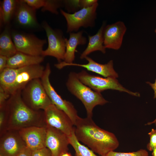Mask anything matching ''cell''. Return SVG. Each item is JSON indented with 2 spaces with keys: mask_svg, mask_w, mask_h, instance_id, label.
Masks as SVG:
<instances>
[{
  "mask_svg": "<svg viewBox=\"0 0 156 156\" xmlns=\"http://www.w3.org/2000/svg\"><path fill=\"white\" fill-rule=\"evenodd\" d=\"M75 126V133L77 140L99 155L105 156L119 146L115 134L98 126L92 118L79 116Z\"/></svg>",
  "mask_w": 156,
  "mask_h": 156,
  "instance_id": "cell-1",
  "label": "cell"
},
{
  "mask_svg": "<svg viewBox=\"0 0 156 156\" xmlns=\"http://www.w3.org/2000/svg\"><path fill=\"white\" fill-rule=\"evenodd\" d=\"M21 91L11 95L6 103V131L46 126L44 111L34 110L27 106L22 98Z\"/></svg>",
  "mask_w": 156,
  "mask_h": 156,
  "instance_id": "cell-2",
  "label": "cell"
},
{
  "mask_svg": "<svg viewBox=\"0 0 156 156\" xmlns=\"http://www.w3.org/2000/svg\"><path fill=\"white\" fill-rule=\"evenodd\" d=\"M45 68L40 64L16 68L7 67L0 73V87L11 95L21 90L32 80L40 78Z\"/></svg>",
  "mask_w": 156,
  "mask_h": 156,
  "instance_id": "cell-3",
  "label": "cell"
},
{
  "mask_svg": "<svg viewBox=\"0 0 156 156\" xmlns=\"http://www.w3.org/2000/svg\"><path fill=\"white\" fill-rule=\"evenodd\" d=\"M66 86L69 91L82 102L87 117L92 118L93 110L96 106L103 105L108 102L101 93L93 90L81 82L76 73L71 72L69 74Z\"/></svg>",
  "mask_w": 156,
  "mask_h": 156,
  "instance_id": "cell-4",
  "label": "cell"
},
{
  "mask_svg": "<svg viewBox=\"0 0 156 156\" xmlns=\"http://www.w3.org/2000/svg\"><path fill=\"white\" fill-rule=\"evenodd\" d=\"M22 98L25 104L35 110H44L52 103L40 78L30 81L21 90Z\"/></svg>",
  "mask_w": 156,
  "mask_h": 156,
  "instance_id": "cell-5",
  "label": "cell"
},
{
  "mask_svg": "<svg viewBox=\"0 0 156 156\" xmlns=\"http://www.w3.org/2000/svg\"><path fill=\"white\" fill-rule=\"evenodd\" d=\"M98 2L92 6L80 9L73 14L66 12L62 10L60 12L67 22V32L77 31L81 27H92L96 17Z\"/></svg>",
  "mask_w": 156,
  "mask_h": 156,
  "instance_id": "cell-6",
  "label": "cell"
},
{
  "mask_svg": "<svg viewBox=\"0 0 156 156\" xmlns=\"http://www.w3.org/2000/svg\"><path fill=\"white\" fill-rule=\"evenodd\" d=\"M77 75L81 82L95 91L101 93L105 90L112 89L125 92L135 96H140L138 93L131 92L124 88L116 78H103L89 74L84 70L77 73Z\"/></svg>",
  "mask_w": 156,
  "mask_h": 156,
  "instance_id": "cell-7",
  "label": "cell"
},
{
  "mask_svg": "<svg viewBox=\"0 0 156 156\" xmlns=\"http://www.w3.org/2000/svg\"><path fill=\"white\" fill-rule=\"evenodd\" d=\"M51 69L50 64L47 63L43 74L40 78L44 88L53 104L63 111L69 117L75 125L79 117L77 111L70 101L63 99L55 91L49 80Z\"/></svg>",
  "mask_w": 156,
  "mask_h": 156,
  "instance_id": "cell-8",
  "label": "cell"
},
{
  "mask_svg": "<svg viewBox=\"0 0 156 156\" xmlns=\"http://www.w3.org/2000/svg\"><path fill=\"white\" fill-rule=\"evenodd\" d=\"M17 51L33 56H42L46 39H40L34 35L17 31L11 34Z\"/></svg>",
  "mask_w": 156,
  "mask_h": 156,
  "instance_id": "cell-9",
  "label": "cell"
},
{
  "mask_svg": "<svg viewBox=\"0 0 156 156\" xmlns=\"http://www.w3.org/2000/svg\"><path fill=\"white\" fill-rule=\"evenodd\" d=\"M42 27L46 33L48 44L47 48L43 50L42 55L52 56L59 63L61 62L64 60L66 52V38L61 31L52 29L47 23L44 22Z\"/></svg>",
  "mask_w": 156,
  "mask_h": 156,
  "instance_id": "cell-10",
  "label": "cell"
},
{
  "mask_svg": "<svg viewBox=\"0 0 156 156\" xmlns=\"http://www.w3.org/2000/svg\"><path fill=\"white\" fill-rule=\"evenodd\" d=\"M44 111L47 125L61 131L68 136L71 134L75 127L71 120L65 113L53 104Z\"/></svg>",
  "mask_w": 156,
  "mask_h": 156,
  "instance_id": "cell-11",
  "label": "cell"
},
{
  "mask_svg": "<svg viewBox=\"0 0 156 156\" xmlns=\"http://www.w3.org/2000/svg\"><path fill=\"white\" fill-rule=\"evenodd\" d=\"M45 146L51 151L52 156H61L68 150V136L61 131L48 125Z\"/></svg>",
  "mask_w": 156,
  "mask_h": 156,
  "instance_id": "cell-12",
  "label": "cell"
},
{
  "mask_svg": "<svg viewBox=\"0 0 156 156\" xmlns=\"http://www.w3.org/2000/svg\"><path fill=\"white\" fill-rule=\"evenodd\" d=\"M0 137V156H16L27 146L18 131L7 130Z\"/></svg>",
  "mask_w": 156,
  "mask_h": 156,
  "instance_id": "cell-13",
  "label": "cell"
},
{
  "mask_svg": "<svg viewBox=\"0 0 156 156\" xmlns=\"http://www.w3.org/2000/svg\"><path fill=\"white\" fill-rule=\"evenodd\" d=\"M126 30L125 24L121 21L105 26L103 31V44L105 48L119 49Z\"/></svg>",
  "mask_w": 156,
  "mask_h": 156,
  "instance_id": "cell-14",
  "label": "cell"
},
{
  "mask_svg": "<svg viewBox=\"0 0 156 156\" xmlns=\"http://www.w3.org/2000/svg\"><path fill=\"white\" fill-rule=\"evenodd\" d=\"M85 59L88 61L87 64H80L73 63H66L64 61L55 64V66L58 69H61L67 66H75L83 67L87 70L102 75L105 77H112L116 78L118 75L113 68L112 60L107 64H102L98 63L88 56Z\"/></svg>",
  "mask_w": 156,
  "mask_h": 156,
  "instance_id": "cell-15",
  "label": "cell"
},
{
  "mask_svg": "<svg viewBox=\"0 0 156 156\" xmlns=\"http://www.w3.org/2000/svg\"><path fill=\"white\" fill-rule=\"evenodd\" d=\"M46 126L43 127L32 126L18 131L27 147L31 151L45 146Z\"/></svg>",
  "mask_w": 156,
  "mask_h": 156,
  "instance_id": "cell-16",
  "label": "cell"
},
{
  "mask_svg": "<svg viewBox=\"0 0 156 156\" xmlns=\"http://www.w3.org/2000/svg\"><path fill=\"white\" fill-rule=\"evenodd\" d=\"M36 10L23 0H17L14 15L16 21L20 25L25 27L34 28L38 27Z\"/></svg>",
  "mask_w": 156,
  "mask_h": 156,
  "instance_id": "cell-17",
  "label": "cell"
},
{
  "mask_svg": "<svg viewBox=\"0 0 156 156\" xmlns=\"http://www.w3.org/2000/svg\"><path fill=\"white\" fill-rule=\"evenodd\" d=\"M42 56H33L17 51L13 56L8 58L7 67L18 68L27 66L40 64L43 62Z\"/></svg>",
  "mask_w": 156,
  "mask_h": 156,
  "instance_id": "cell-18",
  "label": "cell"
},
{
  "mask_svg": "<svg viewBox=\"0 0 156 156\" xmlns=\"http://www.w3.org/2000/svg\"><path fill=\"white\" fill-rule=\"evenodd\" d=\"M83 32L81 31L76 33H70L68 39L66 38V49L64 62L68 63H73L77 46L84 45L86 43L87 39L83 36Z\"/></svg>",
  "mask_w": 156,
  "mask_h": 156,
  "instance_id": "cell-19",
  "label": "cell"
},
{
  "mask_svg": "<svg viewBox=\"0 0 156 156\" xmlns=\"http://www.w3.org/2000/svg\"><path fill=\"white\" fill-rule=\"evenodd\" d=\"M105 26V23L103 22L96 34L88 36V44L80 56L81 59L85 58L88 55L96 51H101L103 53H105L106 48L104 45L103 38V31Z\"/></svg>",
  "mask_w": 156,
  "mask_h": 156,
  "instance_id": "cell-20",
  "label": "cell"
},
{
  "mask_svg": "<svg viewBox=\"0 0 156 156\" xmlns=\"http://www.w3.org/2000/svg\"><path fill=\"white\" fill-rule=\"evenodd\" d=\"M17 52L9 28L6 27L0 35V55L9 58Z\"/></svg>",
  "mask_w": 156,
  "mask_h": 156,
  "instance_id": "cell-21",
  "label": "cell"
},
{
  "mask_svg": "<svg viewBox=\"0 0 156 156\" xmlns=\"http://www.w3.org/2000/svg\"><path fill=\"white\" fill-rule=\"evenodd\" d=\"M17 0H4L1 2L0 18L1 23L8 24L14 15Z\"/></svg>",
  "mask_w": 156,
  "mask_h": 156,
  "instance_id": "cell-22",
  "label": "cell"
},
{
  "mask_svg": "<svg viewBox=\"0 0 156 156\" xmlns=\"http://www.w3.org/2000/svg\"><path fill=\"white\" fill-rule=\"evenodd\" d=\"M74 129L71 134L68 136L69 144L74 149L76 156H101L96 155L92 150L81 144L75 135Z\"/></svg>",
  "mask_w": 156,
  "mask_h": 156,
  "instance_id": "cell-23",
  "label": "cell"
},
{
  "mask_svg": "<svg viewBox=\"0 0 156 156\" xmlns=\"http://www.w3.org/2000/svg\"><path fill=\"white\" fill-rule=\"evenodd\" d=\"M62 2L60 0H44V5L42 8V12L47 11L54 14H58V9L61 6Z\"/></svg>",
  "mask_w": 156,
  "mask_h": 156,
  "instance_id": "cell-24",
  "label": "cell"
},
{
  "mask_svg": "<svg viewBox=\"0 0 156 156\" xmlns=\"http://www.w3.org/2000/svg\"><path fill=\"white\" fill-rule=\"evenodd\" d=\"M105 156H148L147 151L140 149L135 152L125 153L112 151L109 152Z\"/></svg>",
  "mask_w": 156,
  "mask_h": 156,
  "instance_id": "cell-25",
  "label": "cell"
},
{
  "mask_svg": "<svg viewBox=\"0 0 156 156\" xmlns=\"http://www.w3.org/2000/svg\"><path fill=\"white\" fill-rule=\"evenodd\" d=\"M148 134L150 137V140L147 145V148L148 151H152L156 147V129H152Z\"/></svg>",
  "mask_w": 156,
  "mask_h": 156,
  "instance_id": "cell-26",
  "label": "cell"
},
{
  "mask_svg": "<svg viewBox=\"0 0 156 156\" xmlns=\"http://www.w3.org/2000/svg\"><path fill=\"white\" fill-rule=\"evenodd\" d=\"M5 105L0 107V135L6 131V112Z\"/></svg>",
  "mask_w": 156,
  "mask_h": 156,
  "instance_id": "cell-27",
  "label": "cell"
},
{
  "mask_svg": "<svg viewBox=\"0 0 156 156\" xmlns=\"http://www.w3.org/2000/svg\"><path fill=\"white\" fill-rule=\"evenodd\" d=\"M31 156H52L49 149L46 146L31 151Z\"/></svg>",
  "mask_w": 156,
  "mask_h": 156,
  "instance_id": "cell-28",
  "label": "cell"
},
{
  "mask_svg": "<svg viewBox=\"0 0 156 156\" xmlns=\"http://www.w3.org/2000/svg\"><path fill=\"white\" fill-rule=\"evenodd\" d=\"M29 5L36 10L42 8L43 6L44 0H23Z\"/></svg>",
  "mask_w": 156,
  "mask_h": 156,
  "instance_id": "cell-29",
  "label": "cell"
},
{
  "mask_svg": "<svg viewBox=\"0 0 156 156\" xmlns=\"http://www.w3.org/2000/svg\"><path fill=\"white\" fill-rule=\"evenodd\" d=\"M10 95L0 87V107L5 105Z\"/></svg>",
  "mask_w": 156,
  "mask_h": 156,
  "instance_id": "cell-30",
  "label": "cell"
},
{
  "mask_svg": "<svg viewBox=\"0 0 156 156\" xmlns=\"http://www.w3.org/2000/svg\"><path fill=\"white\" fill-rule=\"evenodd\" d=\"M97 2V0H80V9L91 7Z\"/></svg>",
  "mask_w": 156,
  "mask_h": 156,
  "instance_id": "cell-31",
  "label": "cell"
},
{
  "mask_svg": "<svg viewBox=\"0 0 156 156\" xmlns=\"http://www.w3.org/2000/svg\"><path fill=\"white\" fill-rule=\"evenodd\" d=\"M8 59V58L5 56L0 55V73L7 68Z\"/></svg>",
  "mask_w": 156,
  "mask_h": 156,
  "instance_id": "cell-32",
  "label": "cell"
},
{
  "mask_svg": "<svg viewBox=\"0 0 156 156\" xmlns=\"http://www.w3.org/2000/svg\"><path fill=\"white\" fill-rule=\"evenodd\" d=\"M31 151L27 146L22 150L16 156H31Z\"/></svg>",
  "mask_w": 156,
  "mask_h": 156,
  "instance_id": "cell-33",
  "label": "cell"
},
{
  "mask_svg": "<svg viewBox=\"0 0 156 156\" xmlns=\"http://www.w3.org/2000/svg\"><path fill=\"white\" fill-rule=\"evenodd\" d=\"M146 83L149 84L154 90V98L156 99V79L154 83H152L149 82H147ZM153 123L155 124L156 126V118L153 122L147 123L146 124V125H150Z\"/></svg>",
  "mask_w": 156,
  "mask_h": 156,
  "instance_id": "cell-34",
  "label": "cell"
},
{
  "mask_svg": "<svg viewBox=\"0 0 156 156\" xmlns=\"http://www.w3.org/2000/svg\"><path fill=\"white\" fill-rule=\"evenodd\" d=\"M61 156H72L70 153L67 152L62 154Z\"/></svg>",
  "mask_w": 156,
  "mask_h": 156,
  "instance_id": "cell-35",
  "label": "cell"
},
{
  "mask_svg": "<svg viewBox=\"0 0 156 156\" xmlns=\"http://www.w3.org/2000/svg\"><path fill=\"white\" fill-rule=\"evenodd\" d=\"M152 156H156V147L152 151Z\"/></svg>",
  "mask_w": 156,
  "mask_h": 156,
  "instance_id": "cell-36",
  "label": "cell"
},
{
  "mask_svg": "<svg viewBox=\"0 0 156 156\" xmlns=\"http://www.w3.org/2000/svg\"><path fill=\"white\" fill-rule=\"evenodd\" d=\"M155 32L156 33V28H155Z\"/></svg>",
  "mask_w": 156,
  "mask_h": 156,
  "instance_id": "cell-37",
  "label": "cell"
}]
</instances>
